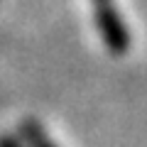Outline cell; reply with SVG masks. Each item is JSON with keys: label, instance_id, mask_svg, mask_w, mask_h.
Here are the masks:
<instances>
[{"label": "cell", "instance_id": "cell-1", "mask_svg": "<svg viewBox=\"0 0 147 147\" xmlns=\"http://www.w3.org/2000/svg\"><path fill=\"white\" fill-rule=\"evenodd\" d=\"M93 20H96V27H98L100 37H103V44L108 47V52L115 54V57L125 54L127 47H130V32H127L120 12L110 5V3L108 5H98Z\"/></svg>", "mask_w": 147, "mask_h": 147}, {"label": "cell", "instance_id": "cell-2", "mask_svg": "<svg viewBox=\"0 0 147 147\" xmlns=\"http://www.w3.org/2000/svg\"><path fill=\"white\" fill-rule=\"evenodd\" d=\"M20 137L30 147H57L52 140H49V135L44 132V127L39 125L34 118H25V120L20 123Z\"/></svg>", "mask_w": 147, "mask_h": 147}, {"label": "cell", "instance_id": "cell-3", "mask_svg": "<svg viewBox=\"0 0 147 147\" xmlns=\"http://www.w3.org/2000/svg\"><path fill=\"white\" fill-rule=\"evenodd\" d=\"M0 147H25V145L12 135H0Z\"/></svg>", "mask_w": 147, "mask_h": 147}, {"label": "cell", "instance_id": "cell-4", "mask_svg": "<svg viewBox=\"0 0 147 147\" xmlns=\"http://www.w3.org/2000/svg\"><path fill=\"white\" fill-rule=\"evenodd\" d=\"M91 3H93V7H98V5H108L110 0H91Z\"/></svg>", "mask_w": 147, "mask_h": 147}]
</instances>
